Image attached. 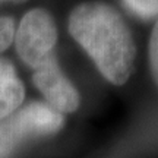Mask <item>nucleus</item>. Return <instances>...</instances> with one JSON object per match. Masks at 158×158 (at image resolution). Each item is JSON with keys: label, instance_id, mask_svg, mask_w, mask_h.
I'll use <instances>...</instances> for the list:
<instances>
[{"label": "nucleus", "instance_id": "6e6552de", "mask_svg": "<svg viewBox=\"0 0 158 158\" xmlns=\"http://www.w3.org/2000/svg\"><path fill=\"white\" fill-rule=\"evenodd\" d=\"M15 21L9 16H0V53L7 50L15 37Z\"/></svg>", "mask_w": 158, "mask_h": 158}, {"label": "nucleus", "instance_id": "39448f33", "mask_svg": "<svg viewBox=\"0 0 158 158\" xmlns=\"http://www.w3.org/2000/svg\"><path fill=\"white\" fill-rule=\"evenodd\" d=\"M25 86L13 63L0 57V118H5L22 106Z\"/></svg>", "mask_w": 158, "mask_h": 158}, {"label": "nucleus", "instance_id": "7ed1b4c3", "mask_svg": "<svg viewBox=\"0 0 158 158\" xmlns=\"http://www.w3.org/2000/svg\"><path fill=\"white\" fill-rule=\"evenodd\" d=\"M15 48L18 56L29 68H40L54 54L57 43V27L48 10L37 7L27 12L15 29Z\"/></svg>", "mask_w": 158, "mask_h": 158}, {"label": "nucleus", "instance_id": "0eeeda50", "mask_svg": "<svg viewBox=\"0 0 158 158\" xmlns=\"http://www.w3.org/2000/svg\"><path fill=\"white\" fill-rule=\"evenodd\" d=\"M148 56H149V69L155 84L158 85V19L152 28L149 37V47H148Z\"/></svg>", "mask_w": 158, "mask_h": 158}, {"label": "nucleus", "instance_id": "f03ea898", "mask_svg": "<svg viewBox=\"0 0 158 158\" xmlns=\"http://www.w3.org/2000/svg\"><path fill=\"white\" fill-rule=\"evenodd\" d=\"M64 124L59 111L41 101L21 106L0 118V158H10L23 147L57 133Z\"/></svg>", "mask_w": 158, "mask_h": 158}, {"label": "nucleus", "instance_id": "20e7f679", "mask_svg": "<svg viewBox=\"0 0 158 158\" xmlns=\"http://www.w3.org/2000/svg\"><path fill=\"white\" fill-rule=\"evenodd\" d=\"M32 82L53 110L75 113L81 106V95L75 85L66 78L57 63L56 54H51L32 73Z\"/></svg>", "mask_w": 158, "mask_h": 158}, {"label": "nucleus", "instance_id": "1a4fd4ad", "mask_svg": "<svg viewBox=\"0 0 158 158\" xmlns=\"http://www.w3.org/2000/svg\"><path fill=\"white\" fill-rule=\"evenodd\" d=\"M3 2H13V3H22V2H27V0H0V3Z\"/></svg>", "mask_w": 158, "mask_h": 158}, {"label": "nucleus", "instance_id": "f257e3e1", "mask_svg": "<svg viewBox=\"0 0 158 158\" xmlns=\"http://www.w3.org/2000/svg\"><path fill=\"white\" fill-rule=\"evenodd\" d=\"M68 28L108 82H127L135 66L136 44L126 21L114 7L102 2L79 3L69 15Z\"/></svg>", "mask_w": 158, "mask_h": 158}, {"label": "nucleus", "instance_id": "423d86ee", "mask_svg": "<svg viewBox=\"0 0 158 158\" xmlns=\"http://www.w3.org/2000/svg\"><path fill=\"white\" fill-rule=\"evenodd\" d=\"M124 7L141 19L158 18V0H123Z\"/></svg>", "mask_w": 158, "mask_h": 158}]
</instances>
